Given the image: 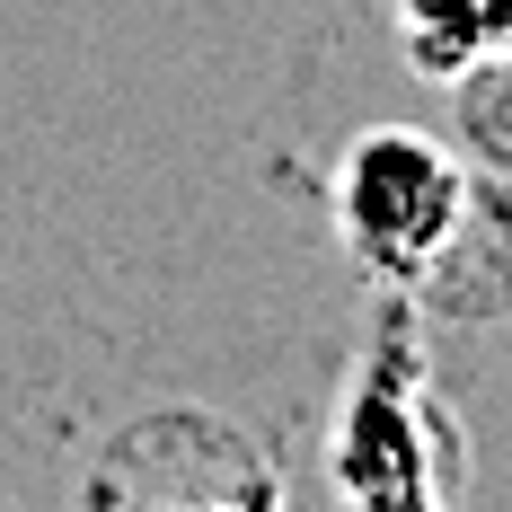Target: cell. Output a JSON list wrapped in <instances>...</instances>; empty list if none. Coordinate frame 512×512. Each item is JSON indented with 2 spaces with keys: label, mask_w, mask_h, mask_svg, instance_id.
I'll return each instance as SVG.
<instances>
[{
  "label": "cell",
  "mask_w": 512,
  "mask_h": 512,
  "mask_svg": "<svg viewBox=\"0 0 512 512\" xmlns=\"http://www.w3.org/2000/svg\"><path fill=\"white\" fill-rule=\"evenodd\" d=\"M133 512H274V486H265V468H248V477H221L195 504H133Z\"/></svg>",
  "instance_id": "4"
},
{
  "label": "cell",
  "mask_w": 512,
  "mask_h": 512,
  "mask_svg": "<svg viewBox=\"0 0 512 512\" xmlns=\"http://www.w3.org/2000/svg\"><path fill=\"white\" fill-rule=\"evenodd\" d=\"M495 36H512V0H407V45L424 71H460Z\"/></svg>",
  "instance_id": "2"
},
{
  "label": "cell",
  "mask_w": 512,
  "mask_h": 512,
  "mask_svg": "<svg viewBox=\"0 0 512 512\" xmlns=\"http://www.w3.org/2000/svg\"><path fill=\"white\" fill-rule=\"evenodd\" d=\"M468 133H477V151L512 168V62L504 71H477V89H468Z\"/></svg>",
  "instance_id": "3"
},
{
  "label": "cell",
  "mask_w": 512,
  "mask_h": 512,
  "mask_svg": "<svg viewBox=\"0 0 512 512\" xmlns=\"http://www.w3.org/2000/svg\"><path fill=\"white\" fill-rule=\"evenodd\" d=\"M460 212H468L460 159L433 151L424 133H371L354 151V168H345V230L398 283H424L433 274V256L451 248Z\"/></svg>",
  "instance_id": "1"
}]
</instances>
